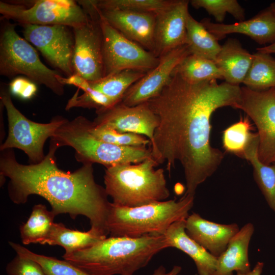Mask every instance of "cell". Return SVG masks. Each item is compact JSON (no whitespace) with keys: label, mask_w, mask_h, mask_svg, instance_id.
I'll return each instance as SVG.
<instances>
[{"label":"cell","mask_w":275,"mask_h":275,"mask_svg":"<svg viewBox=\"0 0 275 275\" xmlns=\"http://www.w3.org/2000/svg\"><path fill=\"white\" fill-rule=\"evenodd\" d=\"M241 88L217 80L191 82L172 73L160 92L147 102L158 118L150 148L158 164L169 173L179 161L186 190L195 196L198 186L217 170L224 153L210 143V119L217 109L236 108Z\"/></svg>","instance_id":"cell-1"},{"label":"cell","mask_w":275,"mask_h":275,"mask_svg":"<svg viewBox=\"0 0 275 275\" xmlns=\"http://www.w3.org/2000/svg\"><path fill=\"white\" fill-rule=\"evenodd\" d=\"M60 146L50 139L49 150L36 164L18 162L13 149L1 151V180L9 179L8 191L16 204L25 203L30 196L46 200L54 214L67 213L73 219L88 218L91 228L101 234L108 233L106 223L111 202L105 188L94 179L93 164L86 163L73 172L58 167L56 153Z\"/></svg>","instance_id":"cell-2"},{"label":"cell","mask_w":275,"mask_h":275,"mask_svg":"<svg viewBox=\"0 0 275 275\" xmlns=\"http://www.w3.org/2000/svg\"><path fill=\"white\" fill-rule=\"evenodd\" d=\"M169 248L164 235L113 237L62 258L89 275H133L160 251Z\"/></svg>","instance_id":"cell-3"},{"label":"cell","mask_w":275,"mask_h":275,"mask_svg":"<svg viewBox=\"0 0 275 275\" xmlns=\"http://www.w3.org/2000/svg\"><path fill=\"white\" fill-rule=\"evenodd\" d=\"M152 157L138 163H125L106 168L105 189L113 203L135 207L165 201L170 195L162 168Z\"/></svg>","instance_id":"cell-4"},{"label":"cell","mask_w":275,"mask_h":275,"mask_svg":"<svg viewBox=\"0 0 275 275\" xmlns=\"http://www.w3.org/2000/svg\"><path fill=\"white\" fill-rule=\"evenodd\" d=\"M194 196L156 202L135 207L111 203L106 227L113 237H140L164 235L174 223L185 220L194 204Z\"/></svg>","instance_id":"cell-5"},{"label":"cell","mask_w":275,"mask_h":275,"mask_svg":"<svg viewBox=\"0 0 275 275\" xmlns=\"http://www.w3.org/2000/svg\"><path fill=\"white\" fill-rule=\"evenodd\" d=\"M86 118L79 116L68 119L50 139L60 147L69 146L75 151V158L82 164L95 163L106 168L125 163H138L152 157L150 147H123L101 141L89 131Z\"/></svg>","instance_id":"cell-6"},{"label":"cell","mask_w":275,"mask_h":275,"mask_svg":"<svg viewBox=\"0 0 275 275\" xmlns=\"http://www.w3.org/2000/svg\"><path fill=\"white\" fill-rule=\"evenodd\" d=\"M16 24L3 18L0 29V75L9 78L22 75L36 84L44 85L58 96L64 86L57 79L61 74L46 66L36 50L16 31Z\"/></svg>","instance_id":"cell-7"},{"label":"cell","mask_w":275,"mask_h":275,"mask_svg":"<svg viewBox=\"0 0 275 275\" xmlns=\"http://www.w3.org/2000/svg\"><path fill=\"white\" fill-rule=\"evenodd\" d=\"M0 101L6 110L8 135L0 146V151L17 148L28 156L31 164L40 162L44 158V144L67 120L62 116L52 118L49 123L33 121L23 115L14 105L9 90L1 85Z\"/></svg>","instance_id":"cell-8"},{"label":"cell","mask_w":275,"mask_h":275,"mask_svg":"<svg viewBox=\"0 0 275 275\" xmlns=\"http://www.w3.org/2000/svg\"><path fill=\"white\" fill-rule=\"evenodd\" d=\"M77 1L33 0L0 2L3 18L21 25H64L74 28L86 22L87 16Z\"/></svg>","instance_id":"cell-9"},{"label":"cell","mask_w":275,"mask_h":275,"mask_svg":"<svg viewBox=\"0 0 275 275\" xmlns=\"http://www.w3.org/2000/svg\"><path fill=\"white\" fill-rule=\"evenodd\" d=\"M86 12L85 23L72 28L74 38L73 57L74 74L88 81L99 80L104 76L103 37L98 19L95 0L78 1Z\"/></svg>","instance_id":"cell-10"},{"label":"cell","mask_w":275,"mask_h":275,"mask_svg":"<svg viewBox=\"0 0 275 275\" xmlns=\"http://www.w3.org/2000/svg\"><path fill=\"white\" fill-rule=\"evenodd\" d=\"M98 19L103 37L104 77L127 69L147 72L158 65L159 58L114 28L98 8Z\"/></svg>","instance_id":"cell-11"},{"label":"cell","mask_w":275,"mask_h":275,"mask_svg":"<svg viewBox=\"0 0 275 275\" xmlns=\"http://www.w3.org/2000/svg\"><path fill=\"white\" fill-rule=\"evenodd\" d=\"M236 108L245 112L256 125L259 135L258 155L263 163H275V90L255 91L241 88Z\"/></svg>","instance_id":"cell-12"},{"label":"cell","mask_w":275,"mask_h":275,"mask_svg":"<svg viewBox=\"0 0 275 275\" xmlns=\"http://www.w3.org/2000/svg\"><path fill=\"white\" fill-rule=\"evenodd\" d=\"M24 38L35 46L46 60L67 76L74 74L72 61L74 34L64 25L23 24Z\"/></svg>","instance_id":"cell-13"},{"label":"cell","mask_w":275,"mask_h":275,"mask_svg":"<svg viewBox=\"0 0 275 275\" xmlns=\"http://www.w3.org/2000/svg\"><path fill=\"white\" fill-rule=\"evenodd\" d=\"M93 123L122 133L142 135L151 143L158 118L147 102L129 106L121 102L108 108L96 110Z\"/></svg>","instance_id":"cell-14"},{"label":"cell","mask_w":275,"mask_h":275,"mask_svg":"<svg viewBox=\"0 0 275 275\" xmlns=\"http://www.w3.org/2000/svg\"><path fill=\"white\" fill-rule=\"evenodd\" d=\"M189 54L190 51L186 44L159 58L158 65L128 89L121 102L133 106L157 96L169 81L175 68Z\"/></svg>","instance_id":"cell-15"},{"label":"cell","mask_w":275,"mask_h":275,"mask_svg":"<svg viewBox=\"0 0 275 275\" xmlns=\"http://www.w3.org/2000/svg\"><path fill=\"white\" fill-rule=\"evenodd\" d=\"M189 1L173 0L156 14L153 54L160 58L170 51L186 45Z\"/></svg>","instance_id":"cell-16"},{"label":"cell","mask_w":275,"mask_h":275,"mask_svg":"<svg viewBox=\"0 0 275 275\" xmlns=\"http://www.w3.org/2000/svg\"><path fill=\"white\" fill-rule=\"evenodd\" d=\"M100 10L114 28L153 53L156 14L119 9Z\"/></svg>","instance_id":"cell-17"},{"label":"cell","mask_w":275,"mask_h":275,"mask_svg":"<svg viewBox=\"0 0 275 275\" xmlns=\"http://www.w3.org/2000/svg\"><path fill=\"white\" fill-rule=\"evenodd\" d=\"M201 22L218 40L229 34L239 33L250 37L259 44L275 42V14L270 6L247 20L233 24L214 23L208 18Z\"/></svg>","instance_id":"cell-18"},{"label":"cell","mask_w":275,"mask_h":275,"mask_svg":"<svg viewBox=\"0 0 275 275\" xmlns=\"http://www.w3.org/2000/svg\"><path fill=\"white\" fill-rule=\"evenodd\" d=\"M239 230L235 223L218 224L194 212L185 220L187 234L216 257L225 251L231 238Z\"/></svg>","instance_id":"cell-19"},{"label":"cell","mask_w":275,"mask_h":275,"mask_svg":"<svg viewBox=\"0 0 275 275\" xmlns=\"http://www.w3.org/2000/svg\"><path fill=\"white\" fill-rule=\"evenodd\" d=\"M185 220L174 223L164 233L169 248H176L190 257L196 264L199 275H212L216 269L217 257L187 234Z\"/></svg>","instance_id":"cell-20"},{"label":"cell","mask_w":275,"mask_h":275,"mask_svg":"<svg viewBox=\"0 0 275 275\" xmlns=\"http://www.w3.org/2000/svg\"><path fill=\"white\" fill-rule=\"evenodd\" d=\"M254 232L252 224L247 223L231 238L228 246L217 257L216 269L212 275H233L250 271L249 246Z\"/></svg>","instance_id":"cell-21"},{"label":"cell","mask_w":275,"mask_h":275,"mask_svg":"<svg viewBox=\"0 0 275 275\" xmlns=\"http://www.w3.org/2000/svg\"><path fill=\"white\" fill-rule=\"evenodd\" d=\"M253 57V54L243 48L238 40L229 38L222 45L214 62L226 82L239 86L243 83Z\"/></svg>","instance_id":"cell-22"},{"label":"cell","mask_w":275,"mask_h":275,"mask_svg":"<svg viewBox=\"0 0 275 275\" xmlns=\"http://www.w3.org/2000/svg\"><path fill=\"white\" fill-rule=\"evenodd\" d=\"M106 238L92 229L86 232L68 229L61 223H53L40 244L59 245L65 249V254H70L91 246Z\"/></svg>","instance_id":"cell-23"},{"label":"cell","mask_w":275,"mask_h":275,"mask_svg":"<svg viewBox=\"0 0 275 275\" xmlns=\"http://www.w3.org/2000/svg\"><path fill=\"white\" fill-rule=\"evenodd\" d=\"M259 142L258 134L255 133L244 158L252 165L255 180L268 205L275 212V163L267 165L260 161L258 155Z\"/></svg>","instance_id":"cell-24"},{"label":"cell","mask_w":275,"mask_h":275,"mask_svg":"<svg viewBox=\"0 0 275 275\" xmlns=\"http://www.w3.org/2000/svg\"><path fill=\"white\" fill-rule=\"evenodd\" d=\"M186 31V44L190 54L215 61L222 46L218 40L189 13L187 18Z\"/></svg>","instance_id":"cell-25"},{"label":"cell","mask_w":275,"mask_h":275,"mask_svg":"<svg viewBox=\"0 0 275 275\" xmlns=\"http://www.w3.org/2000/svg\"><path fill=\"white\" fill-rule=\"evenodd\" d=\"M146 73L136 70H124L97 80L88 81L87 86L119 103L128 89Z\"/></svg>","instance_id":"cell-26"},{"label":"cell","mask_w":275,"mask_h":275,"mask_svg":"<svg viewBox=\"0 0 275 275\" xmlns=\"http://www.w3.org/2000/svg\"><path fill=\"white\" fill-rule=\"evenodd\" d=\"M251 66L243 80L245 87L255 91L275 87V59L260 51L253 54Z\"/></svg>","instance_id":"cell-27"},{"label":"cell","mask_w":275,"mask_h":275,"mask_svg":"<svg viewBox=\"0 0 275 275\" xmlns=\"http://www.w3.org/2000/svg\"><path fill=\"white\" fill-rule=\"evenodd\" d=\"M56 216L43 204L34 206L28 221L20 227L22 243L25 245L40 244L49 232Z\"/></svg>","instance_id":"cell-28"},{"label":"cell","mask_w":275,"mask_h":275,"mask_svg":"<svg viewBox=\"0 0 275 275\" xmlns=\"http://www.w3.org/2000/svg\"><path fill=\"white\" fill-rule=\"evenodd\" d=\"M173 73L191 82L224 79L214 61L191 54L177 66Z\"/></svg>","instance_id":"cell-29"},{"label":"cell","mask_w":275,"mask_h":275,"mask_svg":"<svg viewBox=\"0 0 275 275\" xmlns=\"http://www.w3.org/2000/svg\"><path fill=\"white\" fill-rule=\"evenodd\" d=\"M9 244L17 255L37 262L46 275H89L65 260L35 253L20 244L12 241H9Z\"/></svg>","instance_id":"cell-30"},{"label":"cell","mask_w":275,"mask_h":275,"mask_svg":"<svg viewBox=\"0 0 275 275\" xmlns=\"http://www.w3.org/2000/svg\"><path fill=\"white\" fill-rule=\"evenodd\" d=\"M249 117L242 118L224 130L222 136L225 151L244 158L245 151L255 133Z\"/></svg>","instance_id":"cell-31"},{"label":"cell","mask_w":275,"mask_h":275,"mask_svg":"<svg viewBox=\"0 0 275 275\" xmlns=\"http://www.w3.org/2000/svg\"><path fill=\"white\" fill-rule=\"evenodd\" d=\"M86 123L90 132L97 139L105 142L123 147L151 146L150 140L142 135L120 132L97 126L87 118Z\"/></svg>","instance_id":"cell-32"},{"label":"cell","mask_w":275,"mask_h":275,"mask_svg":"<svg viewBox=\"0 0 275 275\" xmlns=\"http://www.w3.org/2000/svg\"><path fill=\"white\" fill-rule=\"evenodd\" d=\"M189 3L195 8L204 9L218 23H223L227 13L239 22L245 20L244 10L236 0H191Z\"/></svg>","instance_id":"cell-33"},{"label":"cell","mask_w":275,"mask_h":275,"mask_svg":"<svg viewBox=\"0 0 275 275\" xmlns=\"http://www.w3.org/2000/svg\"><path fill=\"white\" fill-rule=\"evenodd\" d=\"M173 0H98L101 10L119 9L157 14L168 7Z\"/></svg>","instance_id":"cell-34"},{"label":"cell","mask_w":275,"mask_h":275,"mask_svg":"<svg viewBox=\"0 0 275 275\" xmlns=\"http://www.w3.org/2000/svg\"><path fill=\"white\" fill-rule=\"evenodd\" d=\"M8 275H46L36 261L17 255L6 266Z\"/></svg>","instance_id":"cell-35"},{"label":"cell","mask_w":275,"mask_h":275,"mask_svg":"<svg viewBox=\"0 0 275 275\" xmlns=\"http://www.w3.org/2000/svg\"><path fill=\"white\" fill-rule=\"evenodd\" d=\"M9 90L10 93L23 100H29L36 95L37 87L36 84L26 77L18 76L10 82Z\"/></svg>","instance_id":"cell-36"},{"label":"cell","mask_w":275,"mask_h":275,"mask_svg":"<svg viewBox=\"0 0 275 275\" xmlns=\"http://www.w3.org/2000/svg\"><path fill=\"white\" fill-rule=\"evenodd\" d=\"M181 270V267L175 265L170 271H167L166 268L160 265L155 269L151 275H179Z\"/></svg>","instance_id":"cell-37"},{"label":"cell","mask_w":275,"mask_h":275,"mask_svg":"<svg viewBox=\"0 0 275 275\" xmlns=\"http://www.w3.org/2000/svg\"><path fill=\"white\" fill-rule=\"evenodd\" d=\"M264 263L258 262L254 268L247 273H237V275H261L262 272Z\"/></svg>","instance_id":"cell-38"},{"label":"cell","mask_w":275,"mask_h":275,"mask_svg":"<svg viewBox=\"0 0 275 275\" xmlns=\"http://www.w3.org/2000/svg\"><path fill=\"white\" fill-rule=\"evenodd\" d=\"M258 51H260L263 53L268 54H275V42L272 44H269L267 46L259 47L256 49Z\"/></svg>","instance_id":"cell-39"},{"label":"cell","mask_w":275,"mask_h":275,"mask_svg":"<svg viewBox=\"0 0 275 275\" xmlns=\"http://www.w3.org/2000/svg\"><path fill=\"white\" fill-rule=\"evenodd\" d=\"M269 6L275 14V2L272 3Z\"/></svg>","instance_id":"cell-40"},{"label":"cell","mask_w":275,"mask_h":275,"mask_svg":"<svg viewBox=\"0 0 275 275\" xmlns=\"http://www.w3.org/2000/svg\"><path fill=\"white\" fill-rule=\"evenodd\" d=\"M274 90H275V87H274Z\"/></svg>","instance_id":"cell-41"},{"label":"cell","mask_w":275,"mask_h":275,"mask_svg":"<svg viewBox=\"0 0 275 275\" xmlns=\"http://www.w3.org/2000/svg\"><path fill=\"white\" fill-rule=\"evenodd\" d=\"M179 275H180V274H179Z\"/></svg>","instance_id":"cell-42"}]
</instances>
